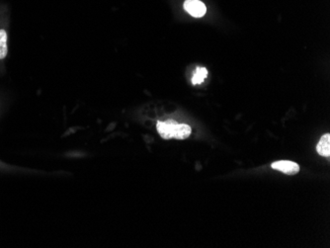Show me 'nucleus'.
<instances>
[{
    "mask_svg": "<svg viewBox=\"0 0 330 248\" xmlns=\"http://www.w3.org/2000/svg\"><path fill=\"white\" fill-rule=\"evenodd\" d=\"M271 167L287 175H295L300 171V165L290 160H280V161L273 162Z\"/></svg>",
    "mask_w": 330,
    "mask_h": 248,
    "instance_id": "nucleus-2",
    "label": "nucleus"
},
{
    "mask_svg": "<svg viewBox=\"0 0 330 248\" xmlns=\"http://www.w3.org/2000/svg\"><path fill=\"white\" fill-rule=\"evenodd\" d=\"M157 131L164 140H185L191 135V128L185 124H178L174 120H167L157 123Z\"/></svg>",
    "mask_w": 330,
    "mask_h": 248,
    "instance_id": "nucleus-1",
    "label": "nucleus"
},
{
    "mask_svg": "<svg viewBox=\"0 0 330 248\" xmlns=\"http://www.w3.org/2000/svg\"><path fill=\"white\" fill-rule=\"evenodd\" d=\"M184 9L195 18H201L207 12L206 5L200 0H186L184 2Z\"/></svg>",
    "mask_w": 330,
    "mask_h": 248,
    "instance_id": "nucleus-3",
    "label": "nucleus"
},
{
    "mask_svg": "<svg viewBox=\"0 0 330 248\" xmlns=\"http://www.w3.org/2000/svg\"><path fill=\"white\" fill-rule=\"evenodd\" d=\"M208 76V70L206 69L205 67H198L195 72L194 75L192 77V83L194 85L196 84H200L202 82L205 80V78Z\"/></svg>",
    "mask_w": 330,
    "mask_h": 248,
    "instance_id": "nucleus-6",
    "label": "nucleus"
},
{
    "mask_svg": "<svg viewBox=\"0 0 330 248\" xmlns=\"http://www.w3.org/2000/svg\"><path fill=\"white\" fill-rule=\"evenodd\" d=\"M7 53V34L4 30H0V60L5 59Z\"/></svg>",
    "mask_w": 330,
    "mask_h": 248,
    "instance_id": "nucleus-5",
    "label": "nucleus"
},
{
    "mask_svg": "<svg viewBox=\"0 0 330 248\" xmlns=\"http://www.w3.org/2000/svg\"><path fill=\"white\" fill-rule=\"evenodd\" d=\"M316 150L321 156L328 157L330 155V135L325 134L321 137L319 143L317 144Z\"/></svg>",
    "mask_w": 330,
    "mask_h": 248,
    "instance_id": "nucleus-4",
    "label": "nucleus"
}]
</instances>
